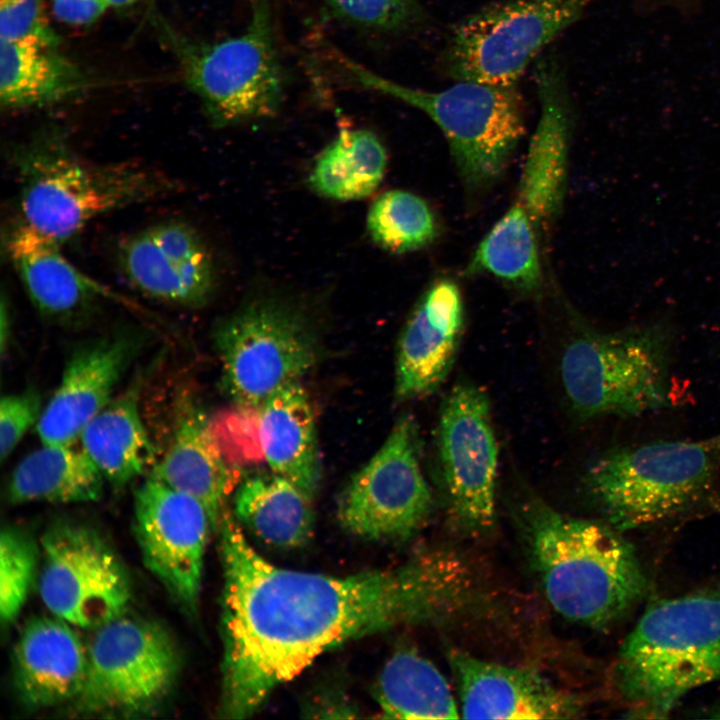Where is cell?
<instances>
[{
    "label": "cell",
    "mask_w": 720,
    "mask_h": 720,
    "mask_svg": "<svg viewBox=\"0 0 720 720\" xmlns=\"http://www.w3.org/2000/svg\"><path fill=\"white\" fill-rule=\"evenodd\" d=\"M339 18L377 32H403L424 23L417 0H321Z\"/></svg>",
    "instance_id": "d6a6232c"
},
{
    "label": "cell",
    "mask_w": 720,
    "mask_h": 720,
    "mask_svg": "<svg viewBox=\"0 0 720 720\" xmlns=\"http://www.w3.org/2000/svg\"><path fill=\"white\" fill-rule=\"evenodd\" d=\"M366 227L378 247L395 254L422 249L439 234V224L429 204L401 189L386 191L373 201Z\"/></svg>",
    "instance_id": "4dcf8cb0"
},
{
    "label": "cell",
    "mask_w": 720,
    "mask_h": 720,
    "mask_svg": "<svg viewBox=\"0 0 720 720\" xmlns=\"http://www.w3.org/2000/svg\"><path fill=\"white\" fill-rule=\"evenodd\" d=\"M533 76L540 115L516 196L500 221L520 236L542 240L565 194L572 107L564 71L554 55H540Z\"/></svg>",
    "instance_id": "9a60e30c"
},
{
    "label": "cell",
    "mask_w": 720,
    "mask_h": 720,
    "mask_svg": "<svg viewBox=\"0 0 720 720\" xmlns=\"http://www.w3.org/2000/svg\"><path fill=\"white\" fill-rule=\"evenodd\" d=\"M55 17L69 25L84 26L97 21L109 8L105 0H50Z\"/></svg>",
    "instance_id": "d590c367"
},
{
    "label": "cell",
    "mask_w": 720,
    "mask_h": 720,
    "mask_svg": "<svg viewBox=\"0 0 720 720\" xmlns=\"http://www.w3.org/2000/svg\"><path fill=\"white\" fill-rule=\"evenodd\" d=\"M139 380L97 413L79 440L106 482L122 488L153 469L155 449L140 412Z\"/></svg>",
    "instance_id": "d4e9b609"
},
{
    "label": "cell",
    "mask_w": 720,
    "mask_h": 720,
    "mask_svg": "<svg viewBox=\"0 0 720 720\" xmlns=\"http://www.w3.org/2000/svg\"><path fill=\"white\" fill-rule=\"evenodd\" d=\"M87 646L71 624L59 617L31 619L14 647L17 694L31 709L74 701L86 679Z\"/></svg>",
    "instance_id": "7402d4cb"
},
{
    "label": "cell",
    "mask_w": 720,
    "mask_h": 720,
    "mask_svg": "<svg viewBox=\"0 0 720 720\" xmlns=\"http://www.w3.org/2000/svg\"><path fill=\"white\" fill-rule=\"evenodd\" d=\"M20 220L64 244L93 220L178 192L167 173L135 161L99 163L74 151L63 136L42 132L11 153Z\"/></svg>",
    "instance_id": "7a4b0ae2"
},
{
    "label": "cell",
    "mask_w": 720,
    "mask_h": 720,
    "mask_svg": "<svg viewBox=\"0 0 720 720\" xmlns=\"http://www.w3.org/2000/svg\"><path fill=\"white\" fill-rule=\"evenodd\" d=\"M42 398L33 387L7 394L0 402V456L11 455L24 435L37 425L43 412Z\"/></svg>",
    "instance_id": "e575fe53"
},
{
    "label": "cell",
    "mask_w": 720,
    "mask_h": 720,
    "mask_svg": "<svg viewBox=\"0 0 720 720\" xmlns=\"http://www.w3.org/2000/svg\"><path fill=\"white\" fill-rule=\"evenodd\" d=\"M560 377L569 404L584 419L662 408L669 399L664 335L655 326L583 330L563 349Z\"/></svg>",
    "instance_id": "52a82bcc"
},
{
    "label": "cell",
    "mask_w": 720,
    "mask_h": 720,
    "mask_svg": "<svg viewBox=\"0 0 720 720\" xmlns=\"http://www.w3.org/2000/svg\"><path fill=\"white\" fill-rule=\"evenodd\" d=\"M134 528L146 568L185 612L195 614L213 530L206 508L150 474L134 495Z\"/></svg>",
    "instance_id": "5bb4252c"
},
{
    "label": "cell",
    "mask_w": 720,
    "mask_h": 720,
    "mask_svg": "<svg viewBox=\"0 0 720 720\" xmlns=\"http://www.w3.org/2000/svg\"><path fill=\"white\" fill-rule=\"evenodd\" d=\"M38 549L32 536L16 525L0 534V616L9 625L20 614L30 593L37 568Z\"/></svg>",
    "instance_id": "1f68e13d"
},
{
    "label": "cell",
    "mask_w": 720,
    "mask_h": 720,
    "mask_svg": "<svg viewBox=\"0 0 720 720\" xmlns=\"http://www.w3.org/2000/svg\"><path fill=\"white\" fill-rule=\"evenodd\" d=\"M720 465V435L619 448L589 467L587 486L617 530L667 518L696 500Z\"/></svg>",
    "instance_id": "8992f818"
},
{
    "label": "cell",
    "mask_w": 720,
    "mask_h": 720,
    "mask_svg": "<svg viewBox=\"0 0 720 720\" xmlns=\"http://www.w3.org/2000/svg\"><path fill=\"white\" fill-rule=\"evenodd\" d=\"M150 474L200 501L213 530H219L234 477L201 410L191 405L182 410L168 448Z\"/></svg>",
    "instance_id": "603a6c76"
},
{
    "label": "cell",
    "mask_w": 720,
    "mask_h": 720,
    "mask_svg": "<svg viewBox=\"0 0 720 720\" xmlns=\"http://www.w3.org/2000/svg\"><path fill=\"white\" fill-rule=\"evenodd\" d=\"M57 48L1 41L0 102L6 109L42 107L81 93L89 81Z\"/></svg>",
    "instance_id": "83f0119b"
},
{
    "label": "cell",
    "mask_w": 720,
    "mask_h": 720,
    "mask_svg": "<svg viewBox=\"0 0 720 720\" xmlns=\"http://www.w3.org/2000/svg\"><path fill=\"white\" fill-rule=\"evenodd\" d=\"M332 57L357 86L425 113L444 134L465 187L484 189L504 173L525 133L524 103L517 85L457 81L447 89L427 91L386 79L336 51Z\"/></svg>",
    "instance_id": "277c9868"
},
{
    "label": "cell",
    "mask_w": 720,
    "mask_h": 720,
    "mask_svg": "<svg viewBox=\"0 0 720 720\" xmlns=\"http://www.w3.org/2000/svg\"><path fill=\"white\" fill-rule=\"evenodd\" d=\"M448 661L467 719H567L582 712L575 694L534 670L485 661L451 650Z\"/></svg>",
    "instance_id": "d6986e66"
},
{
    "label": "cell",
    "mask_w": 720,
    "mask_h": 720,
    "mask_svg": "<svg viewBox=\"0 0 720 720\" xmlns=\"http://www.w3.org/2000/svg\"><path fill=\"white\" fill-rule=\"evenodd\" d=\"M259 440L272 472L315 496L320 480L315 417L300 382L281 388L260 407Z\"/></svg>",
    "instance_id": "cb8c5ba5"
},
{
    "label": "cell",
    "mask_w": 720,
    "mask_h": 720,
    "mask_svg": "<svg viewBox=\"0 0 720 720\" xmlns=\"http://www.w3.org/2000/svg\"><path fill=\"white\" fill-rule=\"evenodd\" d=\"M105 479L81 449L73 444H43L13 469L7 497L12 504L29 502L88 503L98 501Z\"/></svg>",
    "instance_id": "4316f807"
},
{
    "label": "cell",
    "mask_w": 720,
    "mask_h": 720,
    "mask_svg": "<svg viewBox=\"0 0 720 720\" xmlns=\"http://www.w3.org/2000/svg\"><path fill=\"white\" fill-rule=\"evenodd\" d=\"M0 40L51 48H57L60 43L41 0H0Z\"/></svg>",
    "instance_id": "836d02e7"
},
{
    "label": "cell",
    "mask_w": 720,
    "mask_h": 720,
    "mask_svg": "<svg viewBox=\"0 0 720 720\" xmlns=\"http://www.w3.org/2000/svg\"><path fill=\"white\" fill-rule=\"evenodd\" d=\"M218 531L224 718L251 716L276 687L334 647L455 616L475 599L471 571L449 552H422L394 568L334 576L270 563L229 514Z\"/></svg>",
    "instance_id": "6da1fadb"
},
{
    "label": "cell",
    "mask_w": 720,
    "mask_h": 720,
    "mask_svg": "<svg viewBox=\"0 0 720 720\" xmlns=\"http://www.w3.org/2000/svg\"><path fill=\"white\" fill-rule=\"evenodd\" d=\"M109 7H126L134 4L138 0H105Z\"/></svg>",
    "instance_id": "8d00e7d4"
},
{
    "label": "cell",
    "mask_w": 720,
    "mask_h": 720,
    "mask_svg": "<svg viewBox=\"0 0 720 720\" xmlns=\"http://www.w3.org/2000/svg\"><path fill=\"white\" fill-rule=\"evenodd\" d=\"M144 344L142 332L120 328L78 345L36 425L41 442L74 444L87 423L115 396Z\"/></svg>",
    "instance_id": "ac0fdd59"
},
{
    "label": "cell",
    "mask_w": 720,
    "mask_h": 720,
    "mask_svg": "<svg viewBox=\"0 0 720 720\" xmlns=\"http://www.w3.org/2000/svg\"><path fill=\"white\" fill-rule=\"evenodd\" d=\"M376 700L386 718L455 719L459 710L442 673L412 649H400L384 665Z\"/></svg>",
    "instance_id": "f546056e"
},
{
    "label": "cell",
    "mask_w": 720,
    "mask_h": 720,
    "mask_svg": "<svg viewBox=\"0 0 720 720\" xmlns=\"http://www.w3.org/2000/svg\"><path fill=\"white\" fill-rule=\"evenodd\" d=\"M387 152L368 129H342L317 156L308 176L311 189L337 201L364 199L379 187Z\"/></svg>",
    "instance_id": "f1b7e54d"
},
{
    "label": "cell",
    "mask_w": 720,
    "mask_h": 720,
    "mask_svg": "<svg viewBox=\"0 0 720 720\" xmlns=\"http://www.w3.org/2000/svg\"><path fill=\"white\" fill-rule=\"evenodd\" d=\"M314 496L274 472L243 480L234 493L236 521L262 542L277 548L300 547L314 528Z\"/></svg>",
    "instance_id": "484cf974"
},
{
    "label": "cell",
    "mask_w": 720,
    "mask_h": 720,
    "mask_svg": "<svg viewBox=\"0 0 720 720\" xmlns=\"http://www.w3.org/2000/svg\"><path fill=\"white\" fill-rule=\"evenodd\" d=\"M717 717H720V714Z\"/></svg>",
    "instance_id": "74e56055"
},
{
    "label": "cell",
    "mask_w": 720,
    "mask_h": 720,
    "mask_svg": "<svg viewBox=\"0 0 720 720\" xmlns=\"http://www.w3.org/2000/svg\"><path fill=\"white\" fill-rule=\"evenodd\" d=\"M122 274L157 301L199 308L216 288V267L199 232L183 221H165L125 237L117 248Z\"/></svg>",
    "instance_id": "2e32d148"
},
{
    "label": "cell",
    "mask_w": 720,
    "mask_h": 720,
    "mask_svg": "<svg viewBox=\"0 0 720 720\" xmlns=\"http://www.w3.org/2000/svg\"><path fill=\"white\" fill-rule=\"evenodd\" d=\"M596 0H507L461 20L441 54L457 81L517 85L528 65Z\"/></svg>",
    "instance_id": "9c48e42d"
},
{
    "label": "cell",
    "mask_w": 720,
    "mask_h": 720,
    "mask_svg": "<svg viewBox=\"0 0 720 720\" xmlns=\"http://www.w3.org/2000/svg\"><path fill=\"white\" fill-rule=\"evenodd\" d=\"M84 686L73 701L86 714L138 716L168 697L180 655L167 629L126 613L94 629Z\"/></svg>",
    "instance_id": "30bf717a"
},
{
    "label": "cell",
    "mask_w": 720,
    "mask_h": 720,
    "mask_svg": "<svg viewBox=\"0 0 720 720\" xmlns=\"http://www.w3.org/2000/svg\"><path fill=\"white\" fill-rule=\"evenodd\" d=\"M720 641V593L651 603L625 639L615 665L622 697Z\"/></svg>",
    "instance_id": "e0dca14e"
},
{
    "label": "cell",
    "mask_w": 720,
    "mask_h": 720,
    "mask_svg": "<svg viewBox=\"0 0 720 720\" xmlns=\"http://www.w3.org/2000/svg\"><path fill=\"white\" fill-rule=\"evenodd\" d=\"M520 519L545 596L565 618L601 627L642 597L646 580L637 557L614 530L536 498L523 503Z\"/></svg>",
    "instance_id": "3957f363"
},
{
    "label": "cell",
    "mask_w": 720,
    "mask_h": 720,
    "mask_svg": "<svg viewBox=\"0 0 720 720\" xmlns=\"http://www.w3.org/2000/svg\"><path fill=\"white\" fill-rule=\"evenodd\" d=\"M177 57L187 86L201 100L210 121L226 127L273 117L284 95L270 0H253L243 33L217 42L192 41L156 21Z\"/></svg>",
    "instance_id": "5b68a950"
},
{
    "label": "cell",
    "mask_w": 720,
    "mask_h": 720,
    "mask_svg": "<svg viewBox=\"0 0 720 720\" xmlns=\"http://www.w3.org/2000/svg\"><path fill=\"white\" fill-rule=\"evenodd\" d=\"M8 259L37 311L56 323L70 324L92 312L109 293L62 253L61 244L20 219L5 238Z\"/></svg>",
    "instance_id": "44dd1931"
},
{
    "label": "cell",
    "mask_w": 720,
    "mask_h": 720,
    "mask_svg": "<svg viewBox=\"0 0 720 720\" xmlns=\"http://www.w3.org/2000/svg\"><path fill=\"white\" fill-rule=\"evenodd\" d=\"M440 490L451 519L472 533L496 518L498 444L490 400L478 385L461 382L443 399L436 429Z\"/></svg>",
    "instance_id": "7c38bea8"
},
{
    "label": "cell",
    "mask_w": 720,
    "mask_h": 720,
    "mask_svg": "<svg viewBox=\"0 0 720 720\" xmlns=\"http://www.w3.org/2000/svg\"><path fill=\"white\" fill-rule=\"evenodd\" d=\"M464 302L451 279L434 281L402 329L396 354L395 396L412 400L436 391L449 375L464 330Z\"/></svg>",
    "instance_id": "ffe728a7"
},
{
    "label": "cell",
    "mask_w": 720,
    "mask_h": 720,
    "mask_svg": "<svg viewBox=\"0 0 720 720\" xmlns=\"http://www.w3.org/2000/svg\"><path fill=\"white\" fill-rule=\"evenodd\" d=\"M433 502L421 466L416 422L403 416L346 484L337 517L345 530L361 538L404 540L423 527Z\"/></svg>",
    "instance_id": "8fae6325"
},
{
    "label": "cell",
    "mask_w": 720,
    "mask_h": 720,
    "mask_svg": "<svg viewBox=\"0 0 720 720\" xmlns=\"http://www.w3.org/2000/svg\"><path fill=\"white\" fill-rule=\"evenodd\" d=\"M39 593L49 611L72 626L96 629L127 612L128 573L98 531L61 519L41 538Z\"/></svg>",
    "instance_id": "4fadbf2b"
},
{
    "label": "cell",
    "mask_w": 720,
    "mask_h": 720,
    "mask_svg": "<svg viewBox=\"0 0 720 720\" xmlns=\"http://www.w3.org/2000/svg\"><path fill=\"white\" fill-rule=\"evenodd\" d=\"M222 383L242 408H260L305 376L318 360L312 323L296 305L264 297L220 321L214 333Z\"/></svg>",
    "instance_id": "ba28073f"
}]
</instances>
